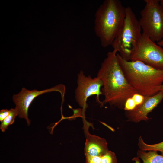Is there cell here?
Returning a JSON list of instances; mask_svg holds the SVG:
<instances>
[{"mask_svg":"<svg viewBox=\"0 0 163 163\" xmlns=\"http://www.w3.org/2000/svg\"><path fill=\"white\" fill-rule=\"evenodd\" d=\"M132 97L134 101L136 107L143 103L145 97L143 95L138 93L133 94Z\"/></svg>","mask_w":163,"mask_h":163,"instance_id":"e0dca14e","label":"cell"},{"mask_svg":"<svg viewBox=\"0 0 163 163\" xmlns=\"http://www.w3.org/2000/svg\"><path fill=\"white\" fill-rule=\"evenodd\" d=\"M136 107V105L132 97L128 98L124 104V109L126 111L133 110Z\"/></svg>","mask_w":163,"mask_h":163,"instance_id":"9a60e30c","label":"cell"},{"mask_svg":"<svg viewBox=\"0 0 163 163\" xmlns=\"http://www.w3.org/2000/svg\"><path fill=\"white\" fill-rule=\"evenodd\" d=\"M116 50L109 52L101 63L97 77L102 82V102L124 109L126 100L138 93L129 84L119 64Z\"/></svg>","mask_w":163,"mask_h":163,"instance_id":"6da1fadb","label":"cell"},{"mask_svg":"<svg viewBox=\"0 0 163 163\" xmlns=\"http://www.w3.org/2000/svg\"><path fill=\"white\" fill-rule=\"evenodd\" d=\"M101 163H117V159L115 154L108 150L101 156Z\"/></svg>","mask_w":163,"mask_h":163,"instance_id":"5bb4252c","label":"cell"},{"mask_svg":"<svg viewBox=\"0 0 163 163\" xmlns=\"http://www.w3.org/2000/svg\"><path fill=\"white\" fill-rule=\"evenodd\" d=\"M126 8L119 0H105L94 15V31L103 47L112 45L123 27Z\"/></svg>","mask_w":163,"mask_h":163,"instance_id":"3957f363","label":"cell"},{"mask_svg":"<svg viewBox=\"0 0 163 163\" xmlns=\"http://www.w3.org/2000/svg\"><path fill=\"white\" fill-rule=\"evenodd\" d=\"M139 23L142 33L155 42L163 38V9L159 0H145Z\"/></svg>","mask_w":163,"mask_h":163,"instance_id":"5b68a950","label":"cell"},{"mask_svg":"<svg viewBox=\"0 0 163 163\" xmlns=\"http://www.w3.org/2000/svg\"><path fill=\"white\" fill-rule=\"evenodd\" d=\"M138 140V145L140 150L159 151L161 152V155H163V141L157 144L149 145L144 142L141 136L139 137Z\"/></svg>","mask_w":163,"mask_h":163,"instance_id":"7c38bea8","label":"cell"},{"mask_svg":"<svg viewBox=\"0 0 163 163\" xmlns=\"http://www.w3.org/2000/svg\"><path fill=\"white\" fill-rule=\"evenodd\" d=\"M54 91L59 92L62 95V99L64 98L65 87L63 85H58L50 88L41 91L36 89L29 90L24 88H23L19 93L14 95L13 97V101L16 106L15 107L18 110L19 117L25 119L29 125L30 120L28 118V111L32 101L39 95Z\"/></svg>","mask_w":163,"mask_h":163,"instance_id":"ba28073f","label":"cell"},{"mask_svg":"<svg viewBox=\"0 0 163 163\" xmlns=\"http://www.w3.org/2000/svg\"><path fill=\"white\" fill-rule=\"evenodd\" d=\"M10 109V114L1 122L0 125V128L3 132H5L10 125L14 123L16 117L18 115V110L16 107Z\"/></svg>","mask_w":163,"mask_h":163,"instance_id":"4fadbf2b","label":"cell"},{"mask_svg":"<svg viewBox=\"0 0 163 163\" xmlns=\"http://www.w3.org/2000/svg\"><path fill=\"white\" fill-rule=\"evenodd\" d=\"M10 109H2L0 111V121L2 122L10 114Z\"/></svg>","mask_w":163,"mask_h":163,"instance_id":"ac0fdd59","label":"cell"},{"mask_svg":"<svg viewBox=\"0 0 163 163\" xmlns=\"http://www.w3.org/2000/svg\"><path fill=\"white\" fill-rule=\"evenodd\" d=\"M117 56L127 81L138 93L147 97L161 91L163 85V70L140 61L126 60L119 53Z\"/></svg>","mask_w":163,"mask_h":163,"instance_id":"7a4b0ae2","label":"cell"},{"mask_svg":"<svg viewBox=\"0 0 163 163\" xmlns=\"http://www.w3.org/2000/svg\"><path fill=\"white\" fill-rule=\"evenodd\" d=\"M161 91L163 92V85H162L161 86Z\"/></svg>","mask_w":163,"mask_h":163,"instance_id":"44dd1931","label":"cell"},{"mask_svg":"<svg viewBox=\"0 0 163 163\" xmlns=\"http://www.w3.org/2000/svg\"><path fill=\"white\" fill-rule=\"evenodd\" d=\"M138 20L131 8H126V15L122 28L112 46L123 58L130 60L131 55L142 35Z\"/></svg>","mask_w":163,"mask_h":163,"instance_id":"277c9868","label":"cell"},{"mask_svg":"<svg viewBox=\"0 0 163 163\" xmlns=\"http://www.w3.org/2000/svg\"><path fill=\"white\" fill-rule=\"evenodd\" d=\"M163 99V92L161 91L151 96L145 97L143 103L134 109L126 111L127 121L138 123L142 120L147 121L149 118L148 114L151 112Z\"/></svg>","mask_w":163,"mask_h":163,"instance_id":"9c48e42d","label":"cell"},{"mask_svg":"<svg viewBox=\"0 0 163 163\" xmlns=\"http://www.w3.org/2000/svg\"><path fill=\"white\" fill-rule=\"evenodd\" d=\"M130 60L139 61L163 70V48L142 33Z\"/></svg>","mask_w":163,"mask_h":163,"instance_id":"8992f818","label":"cell"},{"mask_svg":"<svg viewBox=\"0 0 163 163\" xmlns=\"http://www.w3.org/2000/svg\"><path fill=\"white\" fill-rule=\"evenodd\" d=\"M86 163H101V156H92L85 155Z\"/></svg>","mask_w":163,"mask_h":163,"instance_id":"2e32d148","label":"cell"},{"mask_svg":"<svg viewBox=\"0 0 163 163\" xmlns=\"http://www.w3.org/2000/svg\"><path fill=\"white\" fill-rule=\"evenodd\" d=\"M77 86L75 91L76 101L85 110L88 107V98L93 95H96V99L100 104L102 102L99 100V96L103 95L101 88L103 86L102 81L97 77L94 78L90 76H86L81 70L78 75Z\"/></svg>","mask_w":163,"mask_h":163,"instance_id":"52a82bcc","label":"cell"},{"mask_svg":"<svg viewBox=\"0 0 163 163\" xmlns=\"http://www.w3.org/2000/svg\"><path fill=\"white\" fill-rule=\"evenodd\" d=\"M137 157L141 158L142 163H163V155H160L158 151L149 150L148 152L139 150L137 153Z\"/></svg>","mask_w":163,"mask_h":163,"instance_id":"8fae6325","label":"cell"},{"mask_svg":"<svg viewBox=\"0 0 163 163\" xmlns=\"http://www.w3.org/2000/svg\"><path fill=\"white\" fill-rule=\"evenodd\" d=\"M160 3L163 9V0H159Z\"/></svg>","mask_w":163,"mask_h":163,"instance_id":"ffe728a7","label":"cell"},{"mask_svg":"<svg viewBox=\"0 0 163 163\" xmlns=\"http://www.w3.org/2000/svg\"><path fill=\"white\" fill-rule=\"evenodd\" d=\"M86 133V139L84 149L85 155L92 156H101L108 150L106 140L95 135Z\"/></svg>","mask_w":163,"mask_h":163,"instance_id":"30bf717a","label":"cell"},{"mask_svg":"<svg viewBox=\"0 0 163 163\" xmlns=\"http://www.w3.org/2000/svg\"><path fill=\"white\" fill-rule=\"evenodd\" d=\"M157 44L159 46L163 47V38L160 41L157 42Z\"/></svg>","mask_w":163,"mask_h":163,"instance_id":"d6986e66","label":"cell"}]
</instances>
